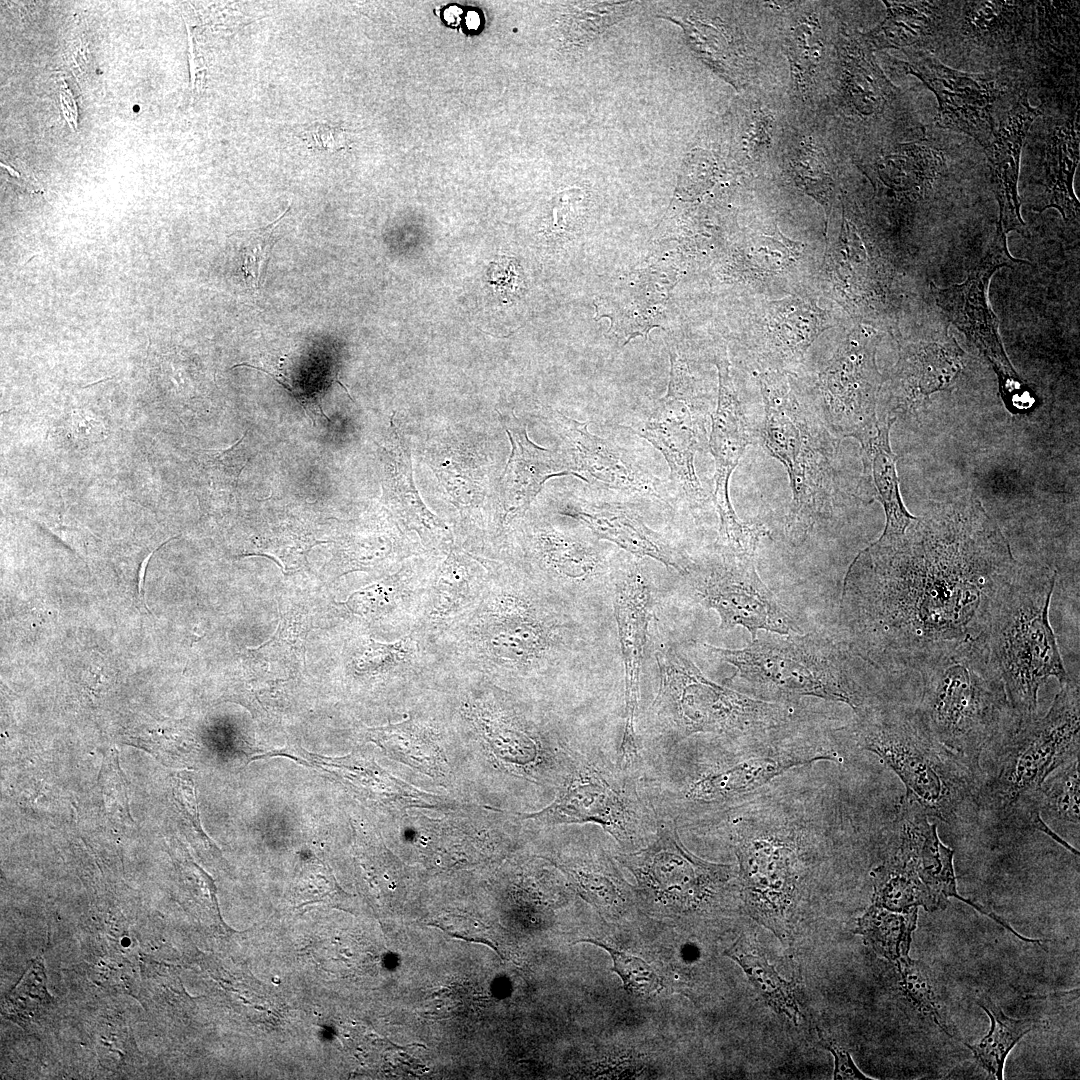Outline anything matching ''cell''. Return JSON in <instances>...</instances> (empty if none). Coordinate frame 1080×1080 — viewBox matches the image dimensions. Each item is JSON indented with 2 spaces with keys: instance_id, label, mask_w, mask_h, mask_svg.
Instances as JSON below:
<instances>
[{
  "instance_id": "cell-11",
  "label": "cell",
  "mask_w": 1080,
  "mask_h": 1080,
  "mask_svg": "<svg viewBox=\"0 0 1080 1080\" xmlns=\"http://www.w3.org/2000/svg\"><path fill=\"white\" fill-rule=\"evenodd\" d=\"M996 227L985 255L964 282L947 288L931 282L930 288L936 305L948 321L964 333L992 365L1005 406L1011 413H1022L1033 406L1035 398L1008 359L999 335L998 318L989 306L987 290L996 270L1027 261L1010 255L1006 234Z\"/></svg>"
},
{
  "instance_id": "cell-9",
  "label": "cell",
  "mask_w": 1080,
  "mask_h": 1080,
  "mask_svg": "<svg viewBox=\"0 0 1080 1080\" xmlns=\"http://www.w3.org/2000/svg\"><path fill=\"white\" fill-rule=\"evenodd\" d=\"M918 712L932 735L982 775L981 760L1019 725L1002 681L972 647L920 674Z\"/></svg>"
},
{
  "instance_id": "cell-26",
  "label": "cell",
  "mask_w": 1080,
  "mask_h": 1080,
  "mask_svg": "<svg viewBox=\"0 0 1080 1080\" xmlns=\"http://www.w3.org/2000/svg\"><path fill=\"white\" fill-rule=\"evenodd\" d=\"M488 572V558L452 545L431 575L417 625L433 634L455 620L478 599Z\"/></svg>"
},
{
  "instance_id": "cell-1",
  "label": "cell",
  "mask_w": 1080,
  "mask_h": 1080,
  "mask_svg": "<svg viewBox=\"0 0 1080 1080\" xmlns=\"http://www.w3.org/2000/svg\"><path fill=\"white\" fill-rule=\"evenodd\" d=\"M1019 564L977 498L934 504L903 536L879 537L849 565L843 641L886 673L920 677L976 645Z\"/></svg>"
},
{
  "instance_id": "cell-20",
  "label": "cell",
  "mask_w": 1080,
  "mask_h": 1080,
  "mask_svg": "<svg viewBox=\"0 0 1080 1080\" xmlns=\"http://www.w3.org/2000/svg\"><path fill=\"white\" fill-rule=\"evenodd\" d=\"M868 366L863 354L847 348L820 375L821 402L815 410L838 439L861 443L877 431L876 391Z\"/></svg>"
},
{
  "instance_id": "cell-28",
  "label": "cell",
  "mask_w": 1080,
  "mask_h": 1080,
  "mask_svg": "<svg viewBox=\"0 0 1080 1080\" xmlns=\"http://www.w3.org/2000/svg\"><path fill=\"white\" fill-rule=\"evenodd\" d=\"M1036 184L1040 193L1032 209H1056L1065 221L1079 219L1073 180L1079 163V135L1074 120L1048 119Z\"/></svg>"
},
{
  "instance_id": "cell-24",
  "label": "cell",
  "mask_w": 1080,
  "mask_h": 1080,
  "mask_svg": "<svg viewBox=\"0 0 1080 1080\" xmlns=\"http://www.w3.org/2000/svg\"><path fill=\"white\" fill-rule=\"evenodd\" d=\"M895 834V850L912 865L943 908L947 898L955 897L1001 923L1002 918L988 908L958 893L953 868L954 851L940 841L936 824L929 822L923 809L905 795L898 806Z\"/></svg>"
},
{
  "instance_id": "cell-36",
  "label": "cell",
  "mask_w": 1080,
  "mask_h": 1080,
  "mask_svg": "<svg viewBox=\"0 0 1080 1080\" xmlns=\"http://www.w3.org/2000/svg\"><path fill=\"white\" fill-rule=\"evenodd\" d=\"M897 966L900 990L911 1006L946 1034L954 1036L953 1025L930 969L908 956L898 960Z\"/></svg>"
},
{
  "instance_id": "cell-44",
  "label": "cell",
  "mask_w": 1080,
  "mask_h": 1080,
  "mask_svg": "<svg viewBox=\"0 0 1080 1080\" xmlns=\"http://www.w3.org/2000/svg\"><path fill=\"white\" fill-rule=\"evenodd\" d=\"M791 168L797 184L816 198L825 209L830 205L832 180L827 171L824 155L811 142L804 143L791 160Z\"/></svg>"
},
{
  "instance_id": "cell-51",
  "label": "cell",
  "mask_w": 1080,
  "mask_h": 1080,
  "mask_svg": "<svg viewBox=\"0 0 1080 1080\" xmlns=\"http://www.w3.org/2000/svg\"><path fill=\"white\" fill-rule=\"evenodd\" d=\"M466 26L471 30H476L481 24L479 14L476 11H469L466 15Z\"/></svg>"
},
{
  "instance_id": "cell-34",
  "label": "cell",
  "mask_w": 1080,
  "mask_h": 1080,
  "mask_svg": "<svg viewBox=\"0 0 1080 1080\" xmlns=\"http://www.w3.org/2000/svg\"><path fill=\"white\" fill-rule=\"evenodd\" d=\"M977 1003L990 1017L991 1029L979 1043L966 1045L988 1074L1002 1080L1007 1055L1025 1034L1040 1023L1034 1019L1008 1017L987 995L978 996Z\"/></svg>"
},
{
  "instance_id": "cell-43",
  "label": "cell",
  "mask_w": 1080,
  "mask_h": 1080,
  "mask_svg": "<svg viewBox=\"0 0 1080 1080\" xmlns=\"http://www.w3.org/2000/svg\"><path fill=\"white\" fill-rule=\"evenodd\" d=\"M50 1002L44 967L41 962L34 961L7 998L5 1010L23 1024L35 1018Z\"/></svg>"
},
{
  "instance_id": "cell-2",
  "label": "cell",
  "mask_w": 1080,
  "mask_h": 1080,
  "mask_svg": "<svg viewBox=\"0 0 1080 1080\" xmlns=\"http://www.w3.org/2000/svg\"><path fill=\"white\" fill-rule=\"evenodd\" d=\"M488 569L475 603L430 635L446 672L492 683L559 666L571 628L550 591L506 562Z\"/></svg>"
},
{
  "instance_id": "cell-39",
  "label": "cell",
  "mask_w": 1080,
  "mask_h": 1080,
  "mask_svg": "<svg viewBox=\"0 0 1080 1080\" xmlns=\"http://www.w3.org/2000/svg\"><path fill=\"white\" fill-rule=\"evenodd\" d=\"M588 861L567 869L578 893L602 911H616L626 901L625 888L617 877Z\"/></svg>"
},
{
  "instance_id": "cell-22",
  "label": "cell",
  "mask_w": 1080,
  "mask_h": 1080,
  "mask_svg": "<svg viewBox=\"0 0 1080 1080\" xmlns=\"http://www.w3.org/2000/svg\"><path fill=\"white\" fill-rule=\"evenodd\" d=\"M526 818L545 824L594 823L624 844L632 839L636 816L625 796L591 764L578 765L558 797Z\"/></svg>"
},
{
  "instance_id": "cell-42",
  "label": "cell",
  "mask_w": 1080,
  "mask_h": 1080,
  "mask_svg": "<svg viewBox=\"0 0 1080 1080\" xmlns=\"http://www.w3.org/2000/svg\"><path fill=\"white\" fill-rule=\"evenodd\" d=\"M594 944L607 951L612 959L611 970L621 979L623 988L635 996H647L658 992L663 987L662 979L643 959L611 947L600 940L584 938L575 943Z\"/></svg>"
},
{
  "instance_id": "cell-21",
  "label": "cell",
  "mask_w": 1080,
  "mask_h": 1080,
  "mask_svg": "<svg viewBox=\"0 0 1080 1080\" xmlns=\"http://www.w3.org/2000/svg\"><path fill=\"white\" fill-rule=\"evenodd\" d=\"M836 757V750L806 742L771 744L700 775L688 787L686 797L703 803L734 799L791 769L818 761H835Z\"/></svg>"
},
{
  "instance_id": "cell-46",
  "label": "cell",
  "mask_w": 1080,
  "mask_h": 1080,
  "mask_svg": "<svg viewBox=\"0 0 1080 1080\" xmlns=\"http://www.w3.org/2000/svg\"><path fill=\"white\" fill-rule=\"evenodd\" d=\"M519 264L514 258L502 256L492 261L487 270V280L495 291L504 299L510 300L519 295L522 277Z\"/></svg>"
},
{
  "instance_id": "cell-38",
  "label": "cell",
  "mask_w": 1080,
  "mask_h": 1080,
  "mask_svg": "<svg viewBox=\"0 0 1080 1080\" xmlns=\"http://www.w3.org/2000/svg\"><path fill=\"white\" fill-rule=\"evenodd\" d=\"M845 73L849 98L857 112L865 116L881 112L894 87L873 58L856 48L848 57Z\"/></svg>"
},
{
  "instance_id": "cell-5",
  "label": "cell",
  "mask_w": 1080,
  "mask_h": 1080,
  "mask_svg": "<svg viewBox=\"0 0 1080 1080\" xmlns=\"http://www.w3.org/2000/svg\"><path fill=\"white\" fill-rule=\"evenodd\" d=\"M1056 571L1019 564L974 647L1003 683L1020 725L1038 716V692L1050 677L1067 674L1049 621Z\"/></svg>"
},
{
  "instance_id": "cell-41",
  "label": "cell",
  "mask_w": 1080,
  "mask_h": 1080,
  "mask_svg": "<svg viewBox=\"0 0 1080 1080\" xmlns=\"http://www.w3.org/2000/svg\"><path fill=\"white\" fill-rule=\"evenodd\" d=\"M568 16V35L577 43L592 40L608 26L625 17L630 9L629 2H583L577 3Z\"/></svg>"
},
{
  "instance_id": "cell-32",
  "label": "cell",
  "mask_w": 1080,
  "mask_h": 1080,
  "mask_svg": "<svg viewBox=\"0 0 1080 1080\" xmlns=\"http://www.w3.org/2000/svg\"><path fill=\"white\" fill-rule=\"evenodd\" d=\"M724 953L743 969L753 987L773 1010L797 1023L799 1008L794 982L783 979L768 963L753 937L741 936Z\"/></svg>"
},
{
  "instance_id": "cell-17",
  "label": "cell",
  "mask_w": 1080,
  "mask_h": 1080,
  "mask_svg": "<svg viewBox=\"0 0 1080 1080\" xmlns=\"http://www.w3.org/2000/svg\"><path fill=\"white\" fill-rule=\"evenodd\" d=\"M906 73L920 79L936 96L938 126L962 132L983 147L994 135L993 107L998 89L993 80L969 74L940 62L925 50L908 53Z\"/></svg>"
},
{
  "instance_id": "cell-45",
  "label": "cell",
  "mask_w": 1080,
  "mask_h": 1080,
  "mask_svg": "<svg viewBox=\"0 0 1080 1080\" xmlns=\"http://www.w3.org/2000/svg\"><path fill=\"white\" fill-rule=\"evenodd\" d=\"M823 50L820 27L808 19L793 30L788 40V58L799 85L808 81L818 66Z\"/></svg>"
},
{
  "instance_id": "cell-29",
  "label": "cell",
  "mask_w": 1080,
  "mask_h": 1080,
  "mask_svg": "<svg viewBox=\"0 0 1080 1080\" xmlns=\"http://www.w3.org/2000/svg\"><path fill=\"white\" fill-rule=\"evenodd\" d=\"M895 422L892 418L879 417L877 431L860 443L863 479L885 513V527L880 536L883 539L903 536L915 519L903 503L896 468L898 457L890 445V430Z\"/></svg>"
},
{
  "instance_id": "cell-16",
  "label": "cell",
  "mask_w": 1080,
  "mask_h": 1080,
  "mask_svg": "<svg viewBox=\"0 0 1080 1080\" xmlns=\"http://www.w3.org/2000/svg\"><path fill=\"white\" fill-rule=\"evenodd\" d=\"M511 443V453L499 484V505L491 527L488 547L497 558L513 525L529 511L545 482L552 477L576 474L560 450L536 445L526 424L514 413L500 415Z\"/></svg>"
},
{
  "instance_id": "cell-14",
  "label": "cell",
  "mask_w": 1080,
  "mask_h": 1080,
  "mask_svg": "<svg viewBox=\"0 0 1080 1080\" xmlns=\"http://www.w3.org/2000/svg\"><path fill=\"white\" fill-rule=\"evenodd\" d=\"M705 415L699 407L690 376L669 379L666 394L644 419L622 426L646 439L665 458L670 479L692 508L705 502V493L695 469V455L706 438Z\"/></svg>"
},
{
  "instance_id": "cell-30",
  "label": "cell",
  "mask_w": 1080,
  "mask_h": 1080,
  "mask_svg": "<svg viewBox=\"0 0 1080 1080\" xmlns=\"http://www.w3.org/2000/svg\"><path fill=\"white\" fill-rule=\"evenodd\" d=\"M885 20L869 38L875 47L924 46L940 33L945 22L948 2L904 1L888 2Z\"/></svg>"
},
{
  "instance_id": "cell-12",
  "label": "cell",
  "mask_w": 1080,
  "mask_h": 1080,
  "mask_svg": "<svg viewBox=\"0 0 1080 1080\" xmlns=\"http://www.w3.org/2000/svg\"><path fill=\"white\" fill-rule=\"evenodd\" d=\"M716 549L714 557L700 563L689 561L683 576L697 601L716 611L720 629L741 626L752 640L761 630L780 635L798 633L793 619L760 578L756 555Z\"/></svg>"
},
{
  "instance_id": "cell-31",
  "label": "cell",
  "mask_w": 1080,
  "mask_h": 1080,
  "mask_svg": "<svg viewBox=\"0 0 1080 1080\" xmlns=\"http://www.w3.org/2000/svg\"><path fill=\"white\" fill-rule=\"evenodd\" d=\"M871 876L874 906L892 912H907L919 906L930 912L943 908L912 865L896 850L873 869Z\"/></svg>"
},
{
  "instance_id": "cell-48",
  "label": "cell",
  "mask_w": 1080,
  "mask_h": 1080,
  "mask_svg": "<svg viewBox=\"0 0 1080 1080\" xmlns=\"http://www.w3.org/2000/svg\"><path fill=\"white\" fill-rule=\"evenodd\" d=\"M101 784L108 803L122 815L130 818L125 780L118 764L117 753H112L102 767Z\"/></svg>"
},
{
  "instance_id": "cell-3",
  "label": "cell",
  "mask_w": 1080,
  "mask_h": 1080,
  "mask_svg": "<svg viewBox=\"0 0 1080 1080\" xmlns=\"http://www.w3.org/2000/svg\"><path fill=\"white\" fill-rule=\"evenodd\" d=\"M848 731L896 773L928 817L953 825L979 810L981 773L932 735L916 705L882 701L855 714Z\"/></svg>"
},
{
  "instance_id": "cell-33",
  "label": "cell",
  "mask_w": 1080,
  "mask_h": 1080,
  "mask_svg": "<svg viewBox=\"0 0 1080 1080\" xmlns=\"http://www.w3.org/2000/svg\"><path fill=\"white\" fill-rule=\"evenodd\" d=\"M962 356L963 351L952 337L930 343L913 355L910 393L895 419L917 399L947 388L962 368Z\"/></svg>"
},
{
  "instance_id": "cell-7",
  "label": "cell",
  "mask_w": 1080,
  "mask_h": 1080,
  "mask_svg": "<svg viewBox=\"0 0 1080 1080\" xmlns=\"http://www.w3.org/2000/svg\"><path fill=\"white\" fill-rule=\"evenodd\" d=\"M1079 751L1080 691L1070 679L1043 717L1019 725L989 753L994 762L992 770L982 772L979 809L1003 823L1042 831L1072 851L1042 820L1037 795L1045 779L1079 758Z\"/></svg>"
},
{
  "instance_id": "cell-15",
  "label": "cell",
  "mask_w": 1080,
  "mask_h": 1080,
  "mask_svg": "<svg viewBox=\"0 0 1080 1080\" xmlns=\"http://www.w3.org/2000/svg\"><path fill=\"white\" fill-rule=\"evenodd\" d=\"M716 366L719 389L717 405L711 415L708 441L715 463L712 499L719 516L716 545L733 551H746L759 544L766 535V529L760 523L749 524L738 518L730 499L729 482L747 446L752 444L753 437L724 355L716 357Z\"/></svg>"
},
{
  "instance_id": "cell-49",
  "label": "cell",
  "mask_w": 1080,
  "mask_h": 1080,
  "mask_svg": "<svg viewBox=\"0 0 1080 1080\" xmlns=\"http://www.w3.org/2000/svg\"><path fill=\"white\" fill-rule=\"evenodd\" d=\"M819 1037L821 1043H823L825 1048L834 1056V1079H869L854 1064L849 1052L837 1045L834 1041L826 1039L822 1034H819Z\"/></svg>"
},
{
  "instance_id": "cell-8",
  "label": "cell",
  "mask_w": 1080,
  "mask_h": 1080,
  "mask_svg": "<svg viewBox=\"0 0 1080 1080\" xmlns=\"http://www.w3.org/2000/svg\"><path fill=\"white\" fill-rule=\"evenodd\" d=\"M817 835L802 815L777 805L755 806L732 821L730 836L744 904L781 941L801 898Z\"/></svg>"
},
{
  "instance_id": "cell-19",
  "label": "cell",
  "mask_w": 1080,
  "mask_h": 1080,
  "mask_svg": "<svg viewBox=\"0 0 1080 1080\" xmlns=\"http://www.w3.org/2000/svg\"><path fill=\"white\" fill-rule=\"evenodd\" d=\"M651 593L637 563L631 564L615 586L614 611L625 672V725L618 754L624 767L638 755L636 713L644 650L647 641Z\"/></svg>"
},
{
  "instance_id": "cell-4",
  "label": "cell",
  "mask_w": 1080,
  "mask_h": 1080,
  "mask_svg": "<svg viewBox=\"0 0 1080 1080\" xmlns=\"http://www.w3.org/2000/svg\"><path fill=\"white\" fill-rule=\"evenodd\" d=\"M702 647L733 666L730 680L745 682L760 699L796 704L810 696L847 704L855 714L885 701L865 684L868 672L878 668L858 657L844 641L790 633L756 637L741 649Z\"/></svg>"
},
{
  "instance_id": "cell-37",
  "label": "cell",
  "mask_w": 1080,
  "mask_h": 1080,
  "mask_svg": "<svg viewBox=\"0 0 1080 1080\" xmlns=\"http://www.w3.org/2000/svg\"><path fill=\"white\" fill-rule=\"evenodd\" d=\"M1079 789V758H1077L1056 769L1041 785L1037 795V806L1042 820L1069 823L1079 829Z\"/></svg>"
},
{
  "instance_id": "cell-50",
  "label": "cell",
  "mask_w": 1080,
  "mask_h": 1080,
  "mask_svg": "<svg viewBox=\"0 0 1080 1080\" xmlns=\"http://www.w3.org/2000/svg\"><path fill=\"white\" fill-rule=\"evenodd\" d=\"M461 14L462 10L458 6H450L444 12V19L449 25H457Z\"/></svg>"
},
{
  "instance_id": "cell-18",
  "label": "cell",
  "mask_w": 1080,
  "mask_h": 1080,
  "mask_svg": "<svg viewBox=\"0 0 1080 1080\" xmlns=\"http://www.w3.org/2000/svg\"><path fill=\"white\" fill-rule=\"evenodd\" d=\"M543 415L559 437L560 451L577 478L586 483L592 479L617 491L666 502L662 481L623 448L608 438L591 433L588 421L580 422L552 408H547Z\"/></svg>"
},
{
  "instance_id": "cell-25",
  "label": "cell",
  "mask_w": 1080,
  "mask_h": 1080,
  "mask_svg": "<svg viewBox=\"0 0 1080 1080\" xmlns=\"http://www.w3.org/2000/svg\"><path fill=\"white\" fill-rule=\"evenodd\" d=\"M1042 115L1032 107L1024 93L1006 113L984 148L990 168V183L999 205L997 226L1006 235L1017 231L1025 235L1017 184L1022 147L1033 121Z\"/></svg>"
},
{
  "instance_id": "cell-10",
  "label": "cell",
  "mask_w": 1080,
  "mask_h": 1080,
  "mask_svg": "<svg viewBox=\"0 0 1080 1080\" xmlns=\"http://www.w3.org/2000/svg\"><path fill=\"white\" fill-rule=\"evenodd\" d=\"M659 688L653 709L678 737L717 734L760 738L791 727L795 704L754 698L720 685L673 646L656 653Z\"/></svg>"
},
{
  "instance_id": "cell-6",
  "label": "cell",
  "mask_w": 1080,
  "mask_h": 1080,
  "mask_svg": "<svg viewBox=\"0 0 1080 1080\" xmlns=\"http://www.w3.org/2000/svg\"><path fill=\"white\" fill-rule=\"evenodd\" d=\"M760 385L764 401L761 445L784 466L791 490L784 532L793 544L802 543L834 517L840 439L814 407L797 398L784 375L765 373Z\"/></svg>"
},
{
  "instance_id": "cell-40",
  "label": "cell",
  "mask_w": 1080,
  "mask_h": 1080,
  "mask_svg": "<svg viewBox=\"0 0 1080 1080\" xmlns=\"http://www.w3.org/2000/svg\"><path fill=\"white\" fill-rule=\"evenodd\" d=\"M288 210L289 207L278 219L265 227L236 233L240 241L238 252L241 259V271L246 285L251 289H259L264 283L275 242V232Z\"/></svg>"
},
{
  "instance_id": "cell-52",
  "label": "cell",
  "mask_w": 1080,
  "mask_h": 1080,
  "mask_svg": "<svg viewBox=\"0 0 1080 1080\" xmlns=\"http://www.w3.org/2000/svg\"><path fill=\"white\" fill-rule=\"evenodd\" d=\"M495 509H496V508H495ZM494 515H495V512H494ZM493 518H494V516H493ZM492 521H493V520H492ZM491 524H492V523H491ZM490 528H491V527H490ZM489 531H490V530H489ZM488 534H489V533H488ZM487 538H488V537H487ZM486 542H487V541H486ZM485 547H486V546H485ZM484 551H485V550H484ZM483 555H484V554H483Z\"/></svg>"
},
{
  "instance_id": "cell-35",
  "label": "cell",
  "mask_w": 1080,
  "mask_h": 1080,
  "mask_svg": "<svg viewBox=\"0 0 1080 1080\" xmlns=\"http://www.w3.org/2000/svg\"><path fill=\"white\" fill-rule=\"evenodd\" d=\"M918 908L892 912L871 905L858 920L856 932L876 953L891 961L908 956L912 932L916 928Z\"/></svg>"
},
{
  "instance_id": "cell-13",
  "label": "cell",
  "mask_w": 1080,
  "mask_h": 1080,
  "mask_svg": "<svg viewBox=\"0 0 1080 1080\" xmlns=\"http://www.w3.org/2000/svg\"><path fill=\"white\" fill-rule=\"evenodd\" d=\"M617 859L632 872L648 902L674 912L709 903L733 877L731 866L703 860L687 850L671 824L662 825L646 848Z\"/></svg>"
},
{
  "instance_id": "cell-23",
  "label": "cell",
  "mask_w": 1080,
  "mask_h": 1080,
  "mask_svg": "<svg viewBox=\"0 0 1080 1080\" xmlns=\"http://www.w3.org/2000/svg\"><path fill=\"white\" fill-rule=\"evenodd\" d=\"M558 513L579 522L598 539L611 542L639 559L651 558L682 575L687 569L689 560L625 504L569 497L560 505Z\"/></svg>"
},
{
  "instance_id": "cell-47",
  "label": "cell",
  "mask_w": 1080,
  "mask_h": 1080,
  "mask_svg": "<svg viewBox=\"0 0 1080 1080\" xmlns=\"http://www.w3.org/2000/svg\"><path fill=\"white\" fill-rule=\"evenodd\" d=\"M310 149L336 152L350 147L348 132L341 126L327 122H313L302 130L300 135Z\"/></svg>"
},
{
  "instance_id": "cell-27",
  "label": "cell",
  "mask_w": 1080,
  "mask_h": 1080,
  "mask_svg": "<svg viewBox=\"0 0 1080 1080\" xmlns=\"http://www.w3.org/2000/svg\"><path fill=\"white\" fill-rule=\"evenodd\" d=\"M385 447V496L406 533H415L422 547L431 553L444 554L454 545L449 525L431 512L415 486L408 447L391 424Z\"/></svg>"
}]
</instances>
